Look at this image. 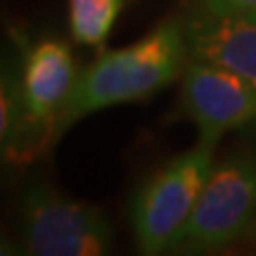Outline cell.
Wrapping results in <instances>:
<instances>
[{
    "label": "cell",
    "mask_w": 256,
    "mask_h": 256,
    "mask_svg": "<svg viewBox=\"0 0 256 256\" xmlns=\"http://www.w3.org/2000/svg\"><path fill=\"white\" fill-rule=\"evenodd\" d=\"M256 214V159L235 154L211 168L176 247L223 249L238 240Z\"/></svg>",
    "instance_id": "4"
},
{
    "label": "cell",
    "mask_w": 256,
    "mask_h": 256,
    "mask_svg": "<svg viewBox=\"0 0 256 256\" xmlns=\"http://www.w3.org/2000/svg\"><path fill=\"white\" fill-rule=\"evenodd\" d=\"M214 142L200 140L192 150L162 166L138 190L130 204V223L142 254H162L176 247L214 168Z\"/></svg>",
    "instance_id": "2"
},
{
    "label": "cell",
    "mask_w": 256,
    "mask_h": 256,
    "mask_svg": "<svg viewBox=\"0 0 256 256\" xmlns=\"http://www.w3.org/2000/svg\"><path fill=\"white\" fill-rule=\"evenodd\" d=\"M76 83L72 50L64 40L48 38L24 57L22 78L17 81L22 107L31 126H48L60 116L66 95Z\"/></svg>",
    "instance_id": "7"
},
{
    "label": "cell",
    "mask_w": 256,
    "mask_h": 256,
    "mask_svg": "<svg viewBox=\"0 0 256 256\" xmlns=\"http://www.w3.org/2000/svg\"><path fill=\"white\" fill-rule=\"evenodd\" d=\"M188 55L185 22L159 24L138 43L107 50L92 60L74 83L57 116L55 130L62 133L76 119L98 110L150 98L180 76Z\"/></svg>",
    "instance_id": "1"
},
{
    "label": "cell",
    "mask_w": 256,
    "mask_h": 256,
    "mask_svg": "<svg viewBox=\"0 0 256 256\" xmlns=\"http://www.w3.org/2000/svg\"><path fill=\"white\" fill-rule=\"evenodd\" d=\"M188 55L242 76L256 88V12L206 14L185 22Z\"/></svg>",
    "instance_id": "6"
},
{
    "label": "cell",
    "mask_w": 256,
    "mask_h": 256,
    "mask_svg": "<svg viewBox=\"0 0 256 256\" xmlns=\"http://www.w3.org/2000/svg\"><path fill=\"white\" fill-rule=\"evenodd\" d=\"M126 0H69L72 36L81 46H98L110 36Z\"/></svg>",
    "instance_id": "8"
},
{
    "label": "cell",
    "mask_w": 256,
    "mask_h": 256,
    "mask_svg": "<svg viewBox=\"0 0 256 256\" xmlns=\"http://www.w3.org/2000/svg\"><path fill=\"white\" fill-rule=\"evenodd\" d=\"M22 232L38 256H102L114 247L112 223L98 206L46 183H31L22 194Z\"/></svg>",
    "instance_id": "3"
},
{
    "label": "cell",
    "mask_w": 256,
    "mask_h": 256,
    "mask_svg": "<svg viewBox=\"0 0 256 256\" xmlns=\"http://www.w3.org/2000/svg\"><path fill=\"white\" fill-rule=\"evenodd\" d=\"M200 12H206V14L256 12V0H200Z\"/></svg>",
    "instance_id": "9"
},
{
    "label": "cell",
    "mask_w": 256,
    "mask_h": 256,
    "mask_svg": "<svg viewBox=\"0 0 256 256\" xmlns=\"http://www.w3.org/2000/svg\"><path fill=\"white\" fill-rule=\"evenodd\" d=\"M183 107L200 140L218 142L228 130L256 121V88L216 64L192 60L183 69Z\"/></svg>",
    "instance_id": "5"
}]
</instances>
